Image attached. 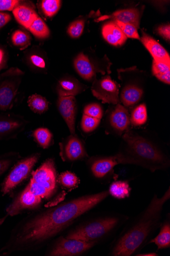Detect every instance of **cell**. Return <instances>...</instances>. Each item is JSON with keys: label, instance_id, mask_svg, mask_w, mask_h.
<instances>
[{"label": "cell", "instance_id": "1", "mask_svg": "<svg viewBox=\"0 0 170 256\" xmlns=\"http://www.w3.org/2000/svg\"><path fill=\"white\" fill-rule=\"evenodd\" d=\"M109 195L108 190L85 195L30 214L14 227L0 254L42 248Z\"/></svg>", "mask_w": 170, "mask_h": 256}, {"label": "cell", "instance_id": "2", "mask_svg": "<svg viewBox=\"0 0 170 256\" xmlns=\"http://www.w3.org/2000/svg\"><path fill=\"white\" fill-rule=\"evenodd\" d=\"M170 198V188L160 198L155 194L148 206L116 240L111 254L130 256L141 249L160 226L164 206Z\"/></svg>", "mask_w": 170, "mask_h": 256}, {"label": "cell", "instance_id": "3", "mask_svg": "<svg viewBox=\"0 0 170 256\" xmlns=\"http://www.w3.org/2000/svg\"><path fill=\"white\" fill-rule=\"evenodd\" d=\"M30 182L17 194L6 209V216H14L39 208L44 200L52 198L58 190V179L54 160H46L31 173Z\"/></svg>", "mask_w": 170, "mask_h": 256}, {"label": "cell", "instance_id": "4", "mask_svg": "<svg viewBox=\"0 0 170 256\" xmlns=\"http://www.w3.org/2000/svg\"><path fill=\"white\" fill-rule=\"evenodd\" d=\"M123 147L115 156L118 164H134L152 172L170 166L169 156L158 145L142 136L126 132Z\"/></svg>", "mask_w": 170, "mask_h": 256}, {"label": "cell", "instance_id": "5", "mask_svg": "<svg viewBox=\"0 0 170 256\" xmlns=\"http://www.w3.org/2000/svg\"><path fill=\"white\" fill-rule=\"evenodd\" d=\"M119 222V218L114 216L94 219L72 228L65 238L98 243L99 240L109 234Z\"/></svg>", "mask_w": 170, "mask_h": 256}, {"label": "cell", "instance_id": "6", "mask_svg": "<svg viewBox=\"0 0 170 256\" xmlns=\"http://www.w3.org/2000/svg\"><path fill=\"white\" fill-rule=\"evenodd\" d=\"M24 76L25 73L16 67L0 74V112H8L16 104Z\"/></svg>", "mask_w": 170, "mask_h": 256}, {"label": "cell", "instance_id": "7", "mask_svg": "<svg viewBox=\"0 0 170 256\" xmlns=\"http://www.w3.org/2000/svg\"><path fill=\"white\" fill-rule=\"evenodd\" d=\"M41 154L35 152L20 158L11 168L7 176L1 184V192L3 196L9 195L26 180L39 160Z\"/></svg>", "mask_w": 170, "mask_h": 256}, {"label": "cell", "instance_id": "8", "mask_svg": "<svg viewBox=\"0 0 170 256\" xmlns=\"http://www.w3.org/2000/svg\"><path fill=\"white\" fill-rule=\"evenodd\" d=\"M95 242H87L75 239L60 236L47 248L45 256H77L91 249Z\"/></svg>", "mask_w": 170, "mask_h": 256}, {"label": "cell", "instance_id": "9", "mask_svg": "<svg viewBox=\"0 0 170 256\" xmlns=\"http://www.w3.org/2000/svg\"><path fill=\"white\" fill-rule=\"evenodd\" d=\"M29 122L23 116L12 112H0V141L16 138Z\"/></svg>", "mask_w": 170, "mask_h": 256}, {"label": "cell", "instance_id": "10", "mask_svg": "<svg viewBox=\"0 0 170 256\" xmlns=\"http://www.w3.org/2000/svg\"><path fill=\"white\" fill-rule=\"evenodd\" d=\"M93 95L104 103L119 104V85L109 76L94 79L91 87Z\"/></svg>", "mask_w": 170, "mask_h": 256}, {"label": "cell", "instance_id": "11", "mask_svg": "<svg viewBox=\"0 0 170 256\" xmlns=\"http://www.w3.org/2000/svg\"><path fill=\"white\" fill-rule=\"evenodd\" d=\"M59 146L60 156L64 162H74L88 157L83 142L76 134H70Z\"/></svg>", "mask_w": 170, "mask_h": 256}, {"label": "cell", "instance_id": "12", "mask_svg": "<svg viewBox=\"0 0 170 256\" xmlns=\"http://www.w3.org/2000/svg\"><path fill=\"white\" fill-rule=\"evenodd\" d=\"M58 109L66 122L71 134H76V120L77 114V104L75 97L59 96Z\"/></svg>", "mask_w": 170, "mask_h": 256}, {"label": "cell", "instance_id": "13", "mask_svg": "<svg viewBox=\"0 0 170 256\" xmlns=\"http://www.w3.org/2000/svg\"><path fill=\"white\" fill-rule=\"evenodd\" d=\"M118 164L115 156L101 157L91 159L89 162L90 170L97 178H103L111 172Z\"/></svg>", "mask_w": 170, "mask_h": 256}, {"label": "cell", "instance_id": "14", "mask_svg": "<svg viewBox=\"0 0 170 256\" xmlns=\"http://www.w3.org/2000/svg\"><path fill=\"white\" fill-rule=\"evenodd\" d=\"M140 40L157 62H163L170 64V57L163 46L153 38L144 32H142Z\"/></svg>", "mask_w": 170, "mask_h": 256}, {"label": "cell", "instance_id": "15", "mask_svg": "<svg viewBox=\"0 0 170 256\" xmlns=\"http://www.w3.org/2000/svg\"><path fill=\"white\" fill-rule=\"evenodd\" d=\"M131 123L130 114L127 109L118 104L110 116V124L118 133L127 130Z\"/></svg>", "mask_w": 170, "mask_h": 256}, {"label": "cell", "instance_id": "16", "mask_svg": "<svg viewBox=\"0 0 170 256\" xmlns=\"http://www.w3.org/2000/svg\"><path fill=\"white\" fill-rule=\"evenodd\" d=\"M86 88V86L82 84L76 79L66 78L58 82L57 92L60 97H75L83 92Z\"/></svg>", "mask_w": 170, "mask_h": 256}, {"label": "cell", "instance_id": "17", "mask_svg": "<svg viewBox=\"0 0 170 256\" xmlns=\"http://www.w3.org/2000/svg\"><path fill=\"white\" fill-rule=\"evenodd\" d=\"M102 34L105 40L113 46L124 44L127 37L114 21L109 22L102 28Z\"/></svg>", "mask_w": 170, "mask_h": 256}, {"label": "cell", "instance_id": "18", "mask_svg": "<svg viewBox=\"0 0 170 256\" xmlns=\"http://www.w3.org/2000/svg\"><path fill=\"white\" fill-rule=\"evenodd\" d=\"M13 14L20 25L28 29L38 17L35 10L30 6L20 3L13 10Z\"/></svg>", "mask_w": 170, "mask_h": 256}, {"label": "cell", "instance_id": "19", "mask_svg": "<svg viewBox=\"0 0 170 256\" xmlns=\"http://www.w3.org/2000/svg\"><path fill=\"white\" fill-rule=\"evenodd\" d=\"M109 18H113L121 22L128 23L135 26L137 28H139L140 14L137 9H127L115 12L111 15L104 16L98 19V21H102Z\"/></svg>", "mask_w": 170, "mask_h": 256}, {"label": "cell", "instance_id": "20", "mask_svg": "<svg viewBox=\"0 0 170 256\" xmlns=\"http://www.w3.org/2000/svg\"><path fill=\"white\" fill-rule=\"evenodd\" d=\"M74 66L77 73L86 80H94L98 72L88 58L83 53L80 54L74 60Z\"/></svg>", "mask_w": 170, "mask_h": 256}, {"label": "cell", "instance_id": "21", "mask_svg": "<svg viewBox=\"0 0 170 256\" xmlns=\"http://www.w3.org/2000/svg\"><path fill=\"white\" fill-rule=\"evenodd\" d=\"M143 93V90L136 86H127L121 92V101L125 106H133L141 100Z\"/></svg>", "mask_w": 170, "mask_h": 256}, {"label": "cell", "instance_id": "22", "mask_svg": "<svg viewBox=\"0 0 170 256\" xmlns=\"http://www.w3.org/2000/svg\"><path fill=\"white\" fill-rule=\"evenodd\" d=\"M150 243L155 244L158 250H163L170 247V222L167 219L162 225L159 234L152 240Z\"/></svg>", "mask_w": 170, "mask_h": 256}, {"label": "cell", "instance_id": "23", "mask_svg": "<svg viewBox=\"0 0 170 256\" xmlns=\"http://www.w3.org/2000/svg\"><path fill=\"white\" fill-rule=\"evenodd\" d=\"M32 136L37 144L43 149L49 148L53 144V135L45 128H39L33 131Z\"/></svg>", "mask_w": 170, "mask_h": 256}, {"label": "cell", "instance_id": "24", "mask_svg": "<svg viewBox=\"0 0 170 256\" xmlns=\"http://www.w3.org/2000/svg\"><path fill=\"white\" fill-rule=\"evenodd\" d=\"M108 191L113 198L122 200L130 197L131 188L127 181L119 180L113 182L110 186Z\"/></svg>", "mask_w": 170, "mask_h": 256}, {"label": "cell", "instance_id": "25", "mask_svg": "<svg viewBox=\"0 0 170 256\" xmlns=\"http://www.w3.org/2000/svg\"><path fill=\"white\" fill-rule=\"evenodd\" d=\"M11 42L17 48L24 50L30 45L31 38L27 32L21 30H17L12 34Z\"/></svg>", "mask_w": 170, "mask_h": 256}, {"label": "cell", "instance_id": "26", "mask_svg": "<svg viewBox=\"0 0 170 256\" xmlns=\"http://www.w3.org/2000/svg\"><path fill=\"white\" fill-rule=\"evenodd\" d=\"M21 158L20 154L16 152L0 154V176L7 172Z\"/></svg>", "mask_w": 170, "mask_h": 256}, {"label": "cell", "instance_id": "27", "mask_svg": "<svg viewBox=\"0 0 170 256\" xmlns=\"http://www.w3.org/2000/svg\"><path fill=\"white\" fill-rule=\"evenodd\" d=\"M28 105L30 110L34 112L42 114L48 110L49 102L42 96L38 94L31 96L28 100Z\"/></svg>", "mask_w": 170, "mask_h": 256}, {"label": "cell", "instance_id": "28", "mask_svg": "<svg viewBox=\"0 0 170 256\" xmlns=\"http://www.w3.org/2000/svg\"><path fill=\"white\" fill-rule=\"evenodd\" d=\"M153 73L158 80L170 84V64L163 62H157L154 60L153 64Z\"/></svg>", "mask_w": 170, "mask_h": 256}, {"label": "cell", "instance_id": "29", "mask_svg": "<svg viewBox=\"0 0 170 256\" xmlns=\"http://www.w3.org/2000/svg\"><path fill=\"white\" fill-rule=\"evenodd\" d=\"M58 182L62 188L68 190L77 188L80 183L79 178L74 173L68 171L61 174Z\"/></svg>", "mask_w": 170, "mask_h": 256}, {"label": "cell", "instance_id": "30", "mask_svg": "<svg viewBox=\"0 0 170 256\" xmlns=\"http://www.w3.org/2000/svg\"><path fill=\"white\" fill-rule=\"evenodd\" d=\"M36 38H46L50 36L49 28L40 17H38L28 29Z\"/></svg>", "mask_w": 170, "mask_h": 256}, {"label": "cell", "instance_id": "31", "mask_svg": "<svg viewBox=\"0 0 170 256\" xmlns=\"http://www.w3.org/2000/svg\"><path fill=\"white\" fill-rule=\"evenodd\" d=\"M148 120L147 106L145 104L138 106L133 112L131 122L133 125L138 126L144 124Z\"/></svg>", "mask_w": 170, "mask_h": 256}, {"label": "cell", "instance_id": "32", "mask_svg": "<svg viewBox=\"0 0 170 256\" xmlns=\"http://www.w3.org/2000/svg\"><path fill=\"white\" fill-rule=\"evenodd\" d=\"M61 2L59 0H43L40 8L43 14L47 18H52L59 11Z\"/></svg>", "mask_w": 170, "mask_h": 256}, {"label": "cell", "instance_id": "33", "mask_svg": "<svg viewBox=\"0 0 170 256\" xmlns=\"http://www.w3.org/2000/svg\"><path fill=\"white\" fill-rule=\"evenodd\" d=\"M85 21L83 19H78L72 22L69 26L67 33L73 38H79L84 31Z\"/></svg>", "mask_w": 170, "mask_h": 256}, {"label": "cell", "instance_id": "34", "mask_svg": "<svg viewBox=\"0 0 170 256\" xmlns=\"http://www.w3.org/2000/svg\"><path fill=\"white\" fill-rule=\"evenodd\" d=\"M100 122V120L84 114L81 120V128L86 133L91 132L99 126Z\"/></svg>", "mask_w": 170, "mask_h": 256}, {"label": "cell", "instance_id": "35", "mask_svg": "<svg viewBox=\"0 0 170 256\" xmlns=\"http://www.w3.org/2000/svg\"><path fill=\"white\" fill-rule=\"evenodd\" d=\"M114 22L127 37L140 40L137 28L135 26L128 24V23L121 22L116 20H114Z\"/></svg>", "mask_w": 170, "mask_h": 256}, {"label": "cell", "instance_id": "36", "mask_svg": "<svg viewBox=\"0 0 170 256\" xmlns=\"http://www.w3.org/2000/svg\"><path fill=\"white\" fill-rule=\"evenodd\" d=\"M84 114L90 116V117L101 120L103 116V111L99 104H91L85 108Z\"/></svg>", "mask_w": 170, "mask_h": 256}, {"label": "cell", "instance_id": "37", "mask_svg": "<svg viewBox=\"0 0 170 256\" xmlns=\"http://www.w3.org/2000/svg\"><path fill=\"white\" fill-rule=\"evenodd\" d=\"M27 60L30 64L34 68L38 70H45L46 68V62L44 58L38 54H31L28 56Z\"/></svg>", "mask_w": 170, "mask_h": 256}, {"label": "cell", "instance_id": "38", "mask_svg": "<svg viewBox=\"0 0 170 256\" xmlns=\"http://www.w3.org/2000/svg\"><path fill=\"white\" fill-rule=\"evenodd\" d=\"M8 52L5 46L0 44V72L8 68Z\"/></svg>", "mask_w": 170, "mask_h": 256}, {"label": "cell", "instance_id": "39", "mask_svg": "<svg viewBox=\"0 0 170 256\" xmlns=\"http://www.w3.org/2000/svg\"><path fill=\"white\" fill-rule=\"evenodd\" d=\"M20 2L18 0H0V12H12Z\"/></svg>", "mask_w": 170, "mask_h": 256}, {"label": "cell", "instance_id": "40", "mask_svg": "<svg viewBox=\"0 0 170 256\" xmlns=\"http://www.w3.org/2000/svg\"><path fill=\"white\" fill-rule=\"evenodd\" d=\"M157 32L158 34L166 40L170 41V25H164L160 26Z\"/></svg>", "mask_w": 170, "mask_h": 256}, {"label": "cell", "instance_id": "41", "mask_svg": "<svg viewBox=\"0 0 170 256\" xmlns=\"http://www.w3.org/2000/svg\"><path fill=\"white\" fill-rule=\"evenodd\" d=\"M11 20V16L8 12H0V29L4 27Z\"/></svg>", "mask_w": 170, "mask_h": 256}, {"label": "cell", "instance_id": "42", "mask_svg": "<svg viewBox=\"0 0 170 256\" xmlns=\"http://www.w3.org/2000/svg\"><path fill=\"white\" fill-rule=\"evenodd\" d=\"M136 256H158L159 254L156 252H148V253L139 254Z\"/></svg>", "mask_w": 170, "mask_h": 256}, {"label": "cell", "instance_id": "43", "mask_svg": "<svg viewBox=\"0 0 170 256\" xmlns=\"http://www.w3.org/2000/svg\"><path fill=\"white\" fill-rule=\"evenodd\" d=\"M7 218V216H6L4 218H0V226H1L4 223V222H5Z\"/></svg>", "mask_w": 170, "mask_h": 256}]
</instances>
